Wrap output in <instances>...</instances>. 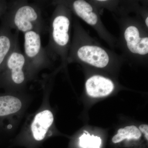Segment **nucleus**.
<instances>
[{
	"mask_svg": "<svg viewBox=\"0 0 148 148\" xmlns=\"http://www.w3.org/2000/svg\"><path fill=\"white\" fill-rule=\"evenodd\" d=\"M56 5L51 16L48 28L49 40L45 47L50 59L59 57L61 65H67L71 46L70 31L71 23V11L59 1H53Z\"/></svg>",
	"mask_w": 148,
	"mask_h": 148,
	"instance_id": "obj_1",
	"label": "nucleus"
},
{
	"mask_svg": "<svg viewBox=\"0 0 148 148\" xmlns=\"http://www.w3.org/2000/svg\"><path fill=\"white\" fill-rule=\"evenodd\" d=\"M0 17L11 30L24 34L34 31L41 34L48 29L40 6L27 1H8L5 13Z\"/></svg>",
	"mask_w": 148,
	"mask_h": 148,
	"instance_id": "obj_2",
	"label": "nucleus"
},
{
	"mask_svg": "<svg viewBox=\"0 0 148 148\" xmlns=\"http://www.w3.org/2000/svg\"><path fill=\"white\" fill-rule=\"evenodd\" d=\"M24 35L25 71L32 73L50 66L51 59L42 46L40 34L30 31Z\"/></svg>",
	"mask_w": 148,
	"mask_h": 148,
	"instance_id": "obj_3",
	"label": "nucleus"
},
{
	"mask_svg": "<svg viewBox=\"0 0 148 148\" xmlns=\"http://www.w3.org/2000/svg\"><path fill=\"white\" fill-rule=\"evenodd\" d=\"M110 61L109 53L103 48L93 45H83L74 37L69 49L67 63L78 61L103 69L108 66Z\"/></svg>",
	"mask_w": 148,
	"mask_h": 148,
	"instance_id": "obj_4",
	"label": "nucleus"
},
{
	"mask_svg": "<svg viewBox=\"0 0 148 148\" xmlns=\"http://www.w3.org/2000/svg\"><path fill=\"white\" fill-rule=\"evenodd\" d=\"M25 59L21 52L18 40L0 71L3 75L8 77L10 82L15 85H21L25 80Z\"/></svg>",
	"mask_w": 148,
	"mask_h": 148,
	"instance_id": "obj_5",
	"label": "nucleus"
},
{
	"mask_svg": "<svg viewBox=\"0 0 148 148\" xmlns=\"http://www.w3.org/2000/svg\"><path fill=\"white\" fill-rule=\"evenodd\" d=\"M73 11L77 16L88 25L97 28L101 24L97 12L89 3L83 0L59 1Z\"/></svg>",
	"mask_w": 148,
	"mask_h": 148,
	"instance_id": "obj_6",
	"label": "nucleus"
},
{
	"mask_svg": "<svg viewBox=\"0 0 148 148\" xmlns=\"http://www.w3.org/2000/svg\"><path fill=\"white\" fill-rule=\"evenodd\" d=\"M125 40L131 53L140 55L148 53V38L141 36L140 30L135 25H130L124 32Z\"/></svg>",
	"mask_w": 148,
	"mask_h": 148,
	"instance_id": "obj_7",
	"label": "nucleus"
},
{
	"mask_svg": "<svg viewBox=\"0 0 148 148\" xmlns=\"http://www.w3.org/2000/svg\"><path fill=\"white\" fill-rule=\"evenodd\" d=\"M19 32L14 34L7 24L1 20L0 25V71L7 58L18 40Z\"/></svg>",
	"mask_w": 148,
	"mask_h": 148,
	"instance_id": "obj_8",
	"label": "nucleus"
},
{
	"mask_svg": "<svg viewBox=\"0 0 148 148\" xmlns=\"http://www.w3.org/2000/svg\"><path fill=\"white\" fill-rule=\"evenodd\" d=\"M86 89L88 95L93 98L105 97L111 94L114 85L111 80L101 75H93L86 81Z\"/></svg>",
	"mask_w": 148,
	"mask_h": 148,
	"instance_id": "obj_9",
	"label": "nucleus"
},
{
	"mask_svg": "<svg viewBox=\"0 0 148 148\" xmlns=\"http://www.w3.org/2000/svg\"><path fill=\"white\" fill-rule=\"evenodd\" d=\"M53 121V114L48 110L43 111L36 114L31 125L33 136L37 141H41Z\"/></svg>",
	"mask_w": 148,
	"mask_h": 148,
	"instance_id": "obj_10",
	"label": "nucleus"
},
{
	"mask_svg": "<svg viewBox=\"0 0 148 148\" xmlns=\"http://www.w3.org/2000/svg\"><path fill=\"white\" fill-rule=\"evenodd\" d=\"M21 101L12 95L0 96V116L15 113L21 108Z\"/></svg>",
	"mask_w": 148,
	"mask_h": 148,
	"instance_id": "obj_11",
	"label": "nucleus"
},
{
	"mask_svg": "<svg viewBox=\"0 0 148 148\" xmlns=\"http://www.w3.org/2000/svg\"><path fill=\"white\" fill-rule=\"evenodd\" d=\"M142 133L135 125L126 126L118 130L117 133L113 137L112 142L116 144L125 140H138L141 138Z\"/></svg>",
	"mask_w": 148,
	"mask_h": 148,
	"instance_id": "obj_12",
	"label": "nucleus"
},
{
	"mask_svg": "<svg viewBox=\"0 0 148 148\" xmlns=\"http://www.w3.org/2000/svg\"><path fill=\"white\" fill-rule=\"evenodd\" d=\"M79 139V145L82 148H101V138L94 135H90L87 131H85Z\"/></svg>",
	"mask_w": 148,
	"mask_h": 148,
	"instance_id": "obj_13",
	"label": "nucleus"
},
{
	"mask_svg": "<svg viewBox=\"0 0 148 148\" xmlns=\"http://www.w3.org/2000/svg\"><path fill=\"white\" fill-rule=\"evenodd\" d=\"M8 1L0 0V17L5 13L7 10Z\"/></svg>",
	"mask_w": 148,
	"mask_h": 148,
	"instance_id": "obj_14",
	"label": "nucleus"
},
{
	"mask_svg": "<svg viewBox=\"0 0 148 148\" xmlns=\"http://www.w3.org/2000/svg\"><path fill=\"white\" fill-rule=\"evenodd\" d=\"M139 130L145 135L146 140H148V125L147 124H142L139 127Z\"/></svg>",
	"mask_w": 148,
	"mask_h": 148,
	"instance_id": "obj_15",
	"label": "nucleus"
},
{
	"mask_svg": "<svg viewBox=\"0 0 148 148\" xmlns=\"http://www.w3.org/2000/svg\"><path fill=\"white\" fill-rule=\"evenodd\" d=\"M145 24L146 26H147V27H148V17H147V18H146L145 21Z\"/></svg>",
	"mask_w": 148,
	"mask_h": 148,
	"instance_id": "obj_16",
	"label": "nucleus"
}]
</instances>
